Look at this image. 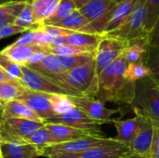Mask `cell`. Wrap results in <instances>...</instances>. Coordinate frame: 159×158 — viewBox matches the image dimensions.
Masks as SVG:
<instances>
[{
	"mask_svg": "<svg viewBox=\"0 0 159 158\" xmlns=\"http://www.w3.org/2000/svg\"><path fill=\"white\" fill-rule=\"evenodd\" d=\"M128 63L118 58L98 74V89L95 99L102 102H116L129 105L135 89V83L125 76Z\"/></svg>",
	"mask_w": 159,
	"mask_h": 158,
	"instance_id": "6da1fadb",
	"label": "cell"
},
{
	"mask_svg": "<svg viewBox=\"0 0 159 158\" xmlns=\"http://www.w3.org/2000/svg\"><path fill=\"white\" fill-rule=\"evenodd\" d=\"M48 77L64 88L69 93V96L93 98L96 96L98 74L94 60L62 74Z\"/></svg>",
	"mask_w": 159,
	"mask_h": 158,
	"instance_id": "7a4b0ae2",
	"label": "cell"
},
{
	"mask_svg": "<svg viewBox=\"0 0 159 158\" xmlns=\"http://www.w3.org/2000/svg\"><path fill=\"white\" fill-rule=\"evenodd\" d=\"M133 113H137L159 125V84L148 76L135 83L134 96L129 105Z\"/></svg>",
	"mask_w": 159,
	"mask_h": 158,
	"instance_id": "3957f363",
	"label": "cell"
},
{
	"mask_svg": "<svg viewBox=\"0 0 159 158\" xmlns=\"http://www.w3.org/2000/svg\"><path fill=\"white\" fill-rule=\"evenodd\" d=\"M145 0H137L136 5L128 20L116 30L103 35L117 38L127 43L147 38L148 34L145 31Z\"/></svg>",
	"mask_w": 159,
	"mask_h": 158,
	"instance_id": "277c9868",
	"label": "cell"
},
{
	"mask_svg": "<svg viewBox=\"0 0 159 158\" xmlns=\"http://www.w3.org/2000/svg\"><path fill=\"white\" fill-rule=\"evenodd\" d=\"M123 144L114 138H106V137H97V136H90L87 138H82L71 142L57 143L46 148H43L42 156H47L48 155L54 154H77L81 153L92 148L102 147V146H112Z\"/></svg>",
	"mask_w": 159,
	"mask_h": 158,
	"instance_id": "5b68a950",
	"label": "cell"
},
{
	"mask_svg": "<svg viewBox=\"0 0 159 158\" xmlns=\"http://www.w3.org/2000/svg\"><path fill=\"white\" fill-rule=\"evenodd\" d=\"M44 126V122L29 119H4L0 124V140L7 142H26L34 131Z\"/></svg>",
	"mask_w": 159,
	"mask_h": 158,
	"instance_id": "8992f818",
	"label": "cell"
},
{
	"mask_svg": "<svg viewBox=\"0 0 159 158\" xmlns=\"http://www.w3.org/2000/svg\"><path fill=\"white\" fill-rule=\"evenodd\" d=\"M117 3L113 0H92L78 9L95 31L102 35Z\"/></svg>",
	"mask_w": 159,
	"mask_h": 158,
	"instance_id": "52a82bcc",
	"label": "cell"
},
{
	"mask_svg": "<svg viewBox=\"0 0 159 158\" xmlns=\"http://www.w3.org/2000/svg\"><path fill=\"white\" fill-rule=\"evenodd\" d=\"M75 107L84 112L89 118L99 125L111 123L113 115L120 112L119 109H110L105 103L93 97H75L69 96Z\"/></svg>",
	"mask_w": 159,
	"mask_h": 158,
	"instance_id": "ba28073f",
	"label": "cell"
},
{
	"mask_svg": "<svg viewBox=\"0 0 159 158\" xmlns=\"http://www.w3.org/2000/svg\"><path fill=\"white\" fill-rule=\"evenodd\" d=\"M44 123L45 124H62V125H66V126H70L75 129L89 131L100 137H104L103 132L100 129L101 125H99L97 122L89 118L84 112H82L80 109H78L75 106L72 110H70L69 112L63 115H54L47 119L46 121H44Z\"/></svg>",
	"mask_w": 159,
	"mask_h": 158,
	"instance_id": "9c48e42d",
	"label": "cell"
},
{
	"mask_svg": "<svg viewBox=\"0 0 159 158\" xmlns=\"http://www.w3.org/2000/svg\"><path fill=\"white\" fill-rule=\"evenodd\" d=\"M20 69L22 76L20 82L27 89L47 94H59L69 96V93L64 88L60 87L49 77L38 73L37 71L26 65H20Z\"/></svg>",
	"mask_w": 159,
	"mask_h": 158,
	"instance_id": "30bf717a",
	"label": "cell"
},
{
	"mask_svg": "<svg viewBox=\"0 0 159 158\" xmlns=\"http://www.w3.org/2000/svg\"><path fill=\"white\" fill-rule=\"evenodd\" d=\"M127 45V42L120 39L102 35L94 52L97 74H99L104 68L118 59Z\"/></svg>",
	"mask_w": 159,
	"mask_h": 158,
	"instance_id": "8fae6325",
	"label": "cell"
},
{
	"mask_svg": "<svg viewBox=\"0 0 159 158\" xmlns=\"http://www.w3.org/2000/svg\"><path fill=\"white\" fill-rule=\"evenodd\" d=\"M129 154V146L117 144L112 146H102L92 148L77 154H54L48 158H120Z\"/></svg>",
	"mask_w": 159,
	"mask_h": 158,
	"instance_id": "7c38bea8",
	"label": "cell"
},
{
	"mask_svg": "<svg viewBox=\"0 0 159 158\" xmlns=\"http://www.w3.org/2000/svg\"><path fill=\"white\" fill-rule=\"evenodd\" d=\"M135 115L132 118L129 119H119L113 118L111 123L115 126L116 129V135L114 137L117 142L129 146V143L133 141L135 136L138 134L144 117L137 113H134Z\"/></svg>",
	"mask_w": 159,
	"mask_h": 158,
	"instance_id": "4fadbf2b",
	"label": "cell"
},
{
	"mask_svg": "<svg viewBox=\"0 0 159 158\" xmlns=\"http://www.w3.org/2000/svg\"><path fill=\"white\" fill-rule=\"evenodd\" d=\"M154 128L155 126L153 122L144 117L138 134L129 145L130 154L149 158L150 149L154 138Z\"/></svg>",
	"mask_w": 159,
	"mask_h": 158,
	"instance_id": "5bb4252c",
	"label": "cell"
},
{
	"mask_svg": "<svg viewBox=\"0 0 159 158\" xmlns=\"http://www.w3.org/2000/svg\"><path fill=\"white\" fill-rule=\"evenodd\" d=\"M19 100L25 102L43 122L55 115L49 101V94L26 89Z\"/></svg>",
	"mask_w": 159,
	"mask_h": 158,
	"instance_id": "9a60e30c",
	"label": "cell"
},
{
	"mask_svg": "<svg viewBox=\"0 0 159 158\" xmlns=\"http://www.w3.org/2000/svg\"><path fill=\"white\" fill-rule=\"evenodd\" d=\"M3 158H37L42 156V151L27 142L1 141Z\"/></svg>",
	"mask_w": 159,
	"mask_h": 158,
	"instance_id": "2e32d148",
	"label": "cell"
},
{
	"mask_svg": "<svg viewBox=\"0 0 159 158\" xmlns=\"http://www.w3.org/2000/svg\"><path fill=\"white\" fill-rule=\"evenodd\" d=\"M46 128L49 130L53 138L57 141L58 143L71 142L82 138H87L90 136H97L89 131L75 129L70 126L62 124H45ZM100 137V136H97Z\"/></svg>",
	"mask_w": 159,
	"mask_h": 158,
	"instance_id": "e0dca14e",
	"label": "cell"
},
{
	"mask_svg": "<svg viewBox=\"0 0 159 158\" xmlns=\"http://www.w3.org/2000/svg\"><path fill=\"white\" fill-rule=\"evenodd\" d=\"M53 26L66 29L72 32L99 34L95 31L93 26L89 23V21L82 15V13L78 9L75 10L73 13H71L69 16L61 20V21L53 24Z\"/></svg>",
	"mask_w": 159,
	"mask_h": 158,
	"instance_id": "ac0fdd59",
	"label": "cell"
},
{
	"mask_svg": "<svg viewBox=\"0 0 159 158\" xmlns=\"http://www.w3.org/2000/svg\"><path fill=\"white\" fill-rule=\"evenodd\" d=\"M102 35L87 33L73 32L68 35L62 36L63 44L83 48L90 53H94Z\"/></svg>",
	"mask_w": 159,
	"mask_h": 158,
	"instance_id": "d6986e66",
	"label": "cell"
},
{
	"mask_svg": "<svg viewBox=\"0 0 159 158\" xmlns=\"http://www.w3.org/2000/svg\"><path fill=\"white\" fill-rule=\"evenodd\" d=\"M8 118L29 119L43 122V120L25 102L20 100H14L5 103L3 120Z\"/></svg>",
	"mask_w": 159,
	"mask_h": 158,
	"instance_id": "ffe728a7",
	"label": "cell"
},
{
	"mask_svg": "<svg viewBox=\"0 0 159 158\" xmlns=\"http://www.w3.org/2000/svg\"><path fill=\"white\" fill-rule=\"evenodd\" d=\"M47 50L35 45H26V46H15L13 44L5 47L1 52L8 57L12 61L19 65H25L29 59L36 52Z\"/></svg>",
	"mask_w": 159,
	"mask_h": 158,
	"instance_id": "44dd1931",
	"label": "cell"
},
{
	"mask_svg": "<svg viewBox=\"0 0 159 158\" xmlns=\"http://www.w3.org/2000/svg\"><path fill=\"white\" fill-rule=\"evenodd\" d=\"M136 2L137 0H122L119 3H117L103 34L113 32L119 28L129 17L130 13L132 12L136 5Z\"/></svg>",
	"mask_w": 159,
	"mask_h": 158,
	"instance_id": "7402d4cb",
	"label": "cell"
},
{
	"mask_svg": "<svg viewBox=\"0 0 159 158\" xmlns=\"http://www.w3.org/2000/svg\"><path fill=\"white\" fill-rule=\"evenodd\" d=\"M148 47L149 45L147 38H143L129 42L121 53L120 58H122L128 64L134 62L144 63L148 51Z\"/></svg>",
	"mask_w": 159,
	"mask_h": 158,
	"instance_id": "603a6c76",
	"label": "cell"
},
{
	"mask_svg": "<svg viewBox=\"0 0 159 158\" xmlns=\"http://www.w3.org/2000/svg\"><path fill=\"white\" fill-rule=\"evenodd\" d=\"M26 3L27 0H10L0 5V28L7 24L14 23Z\"/></svg>",
	"mask_w": 159,
	"mask_h": 158,
	"instance_id": "cb8c5ba5",
	"label": "cell"
},
{
	"mask_svg": "<svg viewBox=\"0 0 159 158\" xmlns=\"http://www.w3.org/2000/svg\"><path fill=\"white\" fill-rule=\"evenodd\" d=\"M27 88L16 79L0 82V102L4 104L14 100H19Z\"/></svg>",
	"mask_w": 159,
	"mask_h": 158,
	"instance_id": "d4e9b609",
	"label": "cell"
},
{
	"mask_svg": "<svg viewBox=\"0 0 159 158\" xmlns=\"http://www.w3.org/2000/svg\"><path fill=\"white\" fill-rule=\"evenodd\" d=\"M28 67L37 71L38 73L46 76L56 75V74H60L65 72V70L63 69L59 60V57L51 53H48L45 56V58L38 63L32 65V66H28Z\"/></svg>",
	"mask_w": 159,
	"mask_h": 158,
	"instance_id": "484cf974",
	"label": "cell"
},
{
	"mask_svg": "<svg viewBox=\"0 0 159 158\" xmlns=\"http://www.w3.org/2000/svg\"><path fill=\"white\" fill-rule=\"evenodd\" d=\"M61 0H31L34 17L41 24L45 20L54 14Z\"/></svg>",
	"mask_w": 159,
	"mask_h": 158,
	"instance_id": "4316f807",
	"label": "cell"
},
{
	"mask_svg": "<svg viewBox=\"0 0 159 158\" xmlns=\"http://www.w3.org/2000/svg\"><path fill=\"white\" fill-rule=\"evenodd\" d=\"M14 23L22 28H25L27 31L37 30L38 28H40L42 26V24L40 22H38L34 17L33 7L31 5V0H27L25 7H23L21 12L19 14V16L15 20Z\"/></svg>",
	"mask_w": 159,
	"mask_h": 158,
	"instance_id": "83f0119b",
	"label": "cell"
},
{
	"mask_svg": "<svg viewBox=\"0 0 159 158\" xmlns=\"http://www.w3.org/2000/svg\"><path fill=\"white\" fill-rule=\"evenodd\" d=\"M26 142L38 147L40 150L58 143L46 126L34 131Z\"/></svg>",
	"mask_w": 159,
	"mask_h": 158,
	"instance_id": "f1b7e54d",
	"label": "cell"
},
{
	"mask_svg": "<svg viewBox=\"0 0 159 158\" xmlns=\"http://www.w3.org/2000/svg\"><path fill=\"white\" fill-rule=\"evenodd\" d=\"M75 10H76V7L72 0H61L60 5L54 14L45 20L42 25H53L65 19Z\"/></svg>",
	"mask_w": 159,
	"mask_h": 158,
	"instance_id": "f546056e",
	"label": "cell"
},
{
	"mask_svg": "<svg viewBox=\"0 0 159 158\" xmlns=\"http://www.w3.org/2000/svg\"><path fill=\"white\" fill-rule=\"evenodd\" d=\"M151 75V71L143 62L129 63L125 72L126 78L133 83Z\"/></svg>",
	"mask_w": 159,
	"mask_h": 158,
	"instance_id": "4dcf8cb0",
	"label": "cell"
},
{
	"mask_svg": "<svg viewBox=\"0 0 159 158\" xmlns=\"http://www.w3.org/2000/svg\"><path fill=\"white\" fill-rule=\"evenodd\" d=\"M49 101L55 115H63L75 107L70 97L67 95L49 94Z\"/></svg>",
	"mask_w": 159,
	"mask_h": 158,
	"instance_id": "1f68e13d",
	"label": "cell"
},
{
	"mask_svg": "<svg viewBox=\"0 0 159 158\" xmlns=\"http://www.w3.org/2000/svg\"><path fill=\"white\" fill-rule=\"evenodd\" d=\"M59 60L65 71L72 70L78 66H81L85 63L89 62L94 60V53H87V54H79L66 57H59Z\"/></svg>",
	"mask_w": 159,
	"mask_h": 158,
	"instance_id": "d6a6232c",
	"label": "cell"
},
{
	"mask_svg": "<svg viewBox=\"0 0 159 158\" xmlns=\"http://www.w3.org/2000/svg\"><path fill=\"white\" fill-rule=\"evenodd\" d=\"M144 63L151 71V76L159 84V45L148 47Z\"/></svg>",
	"mask_w": 159,
	"mask_h": 158,
	"instance_id": "836d02e7",
	"label": "cell"
},
{
	"mask_svg": "<svg viewBox=\"0 0 159 158\" xmlns=\"http://www.w3.org/2000/svg\"><path fill=\"white\" fill-rule=\"evenodd\" d=\"M145 31L149 34L159 17V0H145Z\"/></svg>",
	"mask_w": 159,
	"mask_h": 158,
	"instance_id": "e575fe53",
	"label": "cell"
},
{
	"mask_svg": "<svg viewBox=\"0 0 159 158\" xmlns=\"http://www.w3.org/2000/svg\"><path fill=\"white\" fill-rule=\"evenodd\" d=\"M0 68L12 79L20 80L22 76L20 65L12 61L8 57L0 51Z\"/></svg>",
	"mask_w": 159,
	"mask_h": 158,
	"instance_id": "d590c367",
	"label": "cell"
},
{
	"mask_svg": "<svg viewBox=\"0 0 159 158\" xmlns=\"http://www.w3.org/2000/svg\"><path fill=\"white\" fill-rule=\"evenodd\" d=\"M48 51L53 55L58 56V57H66V56L90 53L83 48H79V47H73L70 45H62V46L56 47H49V48H48Z\"/></svg>",
	"mask_w": 159,
	"mask_h": 158,
	"instance_id": "8d00e7d4",
	"label": "cell"
},
{
	"mask_svg": "<svg viewBox=\"0 0 159 158\" xmlns=\"http://www.w3.org/2000/svg\"><path fill=\"white\" fill-rule=\"evenodd\" d=\"M54 38H55L54 36H52L47 31H45L41 26L40 28L35 30V36H34L33 45H35L42 48L48 49L51 46Z\"/></svg>",
	"mask_w": 159,
	"mask_h": 158,
	"instance_id": "74e56055",
	"label": "cell"
},
{
	"mask_svg": "<svg viewBox=\"0 0 159 158\" xmlns=\"http://www.w3.org/2000/svg\"><path fill=\"white\" fill-rule=\"evenodd\" d=\"M25 32H28L25 28H22L15 23H9L0 28V39L7 38L8 36Z\"/></svg>",
	"mask_w": 159,
	"mask_h": 158,
	"instance_id": "f35d334b",
	"label": "cell"
},
{
	"mask_svg": "<svg viewBox=\"0 0 159 158\" xmlns=\"http://www.w3.org/2000/svg\"><path fill=\"white\" fill-rule=\"evenodd\" d=\"M154 126V138L150 149L149 158H159V125Z\"/></svg>",
	"mask_w": 159,
	"mask_h": 158,
	"instance_id": "ab89813d",
	"label": "cell"
},
{
	"mask_svg": "<svg viewBox=\"0 0 159 158\" xmlns=\"http://www.w3.org/2000/svg\"><path fill=\"white\" fill-rule=\"evenodd\" d=\"M35 36V30L34 31H28L26 32L25 34L21 35L20 37H19L14 43L13 45L15 46H26V45H32L34 42Z\"/></svg>",
	"mask_w": 159,
	"mask_h": 158,
	"instance_id": "60d3db41",
	"label": "cell"
},
{
	"mask_svg": "<svg viewBox=\"0 0 159 158\" xmlns=\"http://www.w3.org/2000/svg\"><path fill=\"white\" fill-rule=\"evenodd\" d=\"M147 41L149 46H157L159 45V17L154 25L153 29L150 31L147 36Z\"/></svg>",
	"mask_w": 159,
	"mask_h": 158,
	"instance_id": "b9f144b4",
	"label": "cell"
},
{
	"mask_svg": "<svg viewBox=\"0 0 159 158\" xmlns=\"http://www.w3.org/2000/svg\"><path fill=\"white\" fill-rule=\"evenodd\" d=\"M48 53H49V52L47 51V50H44V51H40V52L34 53V54L29 59V61H27V63H26L25 65H26V66H32V65H34V64L38 63L39 61H41L45 58V56H46Z\"/></svg>",
	"mask_w": 159,
	"mask_h": 158,
	"instance_id": "7bdbcfd3",
	"label": "cell"
},
{
	"mask_svg": "<svg viewBox=\"0 0 159 158\" xmlns=\"http://www.w3.org/2000/svg\"><path fill=\"white\" fill-rule=\"evenodd\" d=\"M74 2V4L76 7V9H80L83 7H85L87 4H89V2H91L92 0H72Z\"/></svg>",
	"mask_w": 159,
	"mask_h": 158,
	"instance_id": "ee69618b",
	"label": "cell"
},
{
	"mask_svg": "<svg viewBox=\"0 0 159 158\" xmlns=\"http://www.w3.org/2000/svg\"><path fill=\"white\" fill-rule=\"evenodd\" d=\"M8 79H10V77L0 68V82L6 81V80H8Z\"/></svg>",
	"mask_w": 159,
	"mask_h": 158,
	"instance_id": "f6af8a7d",
	"label": "cell"
},
{
	"mask_svg": "<svg viewBox=\"0 0 159 158\" xmlns=\"http://www.w3.org/2000/svg\"><path fill=\"white\" fill-rule=\"evenodd\" d=\"M4 106H5V104L2 102H0V123L3 121V114H4Z\"/></svg>",
	"mask_w": 159,
	"mask_h": 158,
	"instance_id": "bcb514c9",
	"label": "cell"
},
{
	"mask_svg": "<svg viewBox=\"0 0 159 158\" xmlns=\"http://www.w3.org/2000/svg\"><path fill=\"white\" fill-rule=\"evenodd\" d=\"M120 158H147V157H143V156H135V155H132V154H128V155H126V156H122V157Z\"/></svg>",
	"mask_w": 159,
	"mask_h": 158,
	"instance_id": "7dc6e473",
	"label": "cell"
},
{
	"mask_svg": "<svg viewBox=\"0 0 159 158\" xmlns=\"http://www.w3.org/2000/svg\"><path fill=\"white\" fill-rule=\"evenodd\" d=\"M8 1H10V0H0V5L5 4V3H7V2H8Z\"/></svg>",
	"mask_w": 159,
	"mask_h": 158,
	"instance_id": "c3c4849f",
	"label": "cell"
},
{
	"mask_svg": "<svg viewBox=\"0 0 159 158\" xmlns=\"http://www.w3.org/2000/svg\"><path fill=\"white\" fill-rule=\"evenodd\" d=\"M0 158H3V155H2V150H1V142H0Z\"/></svg>",
	"mask_w": 159,
	"mask_h": 158,
	"instance_id": "681fc988",
	"label": "cell"
},
{
	"mask_svg": "<svg viewBox=\"0 0 159 158\" xmlns=\"http://www.w3.org/2000/svg\"><path fill=\"white\" fill-rule=\"evenodd\" d=\"M113 1H116V3H119L120 1H122V0H113Z\"/></svg>",
	"mask_w": 159,
	"mask_h": 158,
	"instance_id": "f907efd6",
	"label": "cell"
},
{
	"mask_svg": "<svg viewBox=\"0 0 159 158\" xmlns=\"http://www.w3.org/2000/svg\"><path fill=\"white\" fill-rule=\"evenodd\" d=\"M0 124H1V123H0Z\"/></svg>",
	"mask_w": 159,
	"mask_h": 158,
	"instance_id": "816d5d0a",
	"label": "cell"
}]
</instances>
